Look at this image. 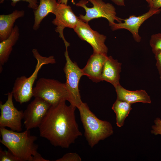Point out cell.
<instances>
[{
    "instance_id": "obj_18",
    "label": "cell",
    "mask_w": 161,
    "mask_h": 161,
    "mask_svg": "<svg viewBox=\"0 0 161 161\" xmlns=\"http://www.w3.org/2000/svg\"><path fill=\"white\" fill-rule=\"evenodd\" d=\"M19 36V29L16 25L10 36L0 42V71H2V66L8 61L13 50V47L18 40Z\"/></svg>"
},
{
    "instance_id": "obj_30",
    "label": "cell",
    "mask_w": 161,
    "mask_h": 161,
    "mask_svg": "<svg viewBox=\"0 0 161 161\" xmlns=\"http://www.w3.org/2000/svg\"><path fill=\"white\" fill-rule=\"evenodd\" d=\"M146 1L149 4V7H151L152 4V0H146Z\"/></svg>"
},
{
    "instance_id": "obj_12",
    "label": "cell",
    "mask_w": 161,
    "mask_h": 161,
    "mask_svg": "<svg viewBox=\"0 0 161 161\" xmlns=\"http://www.w3.org/2000/svg\"><path fill=\"white\" fill-rule=\"evenodd\" d=\"M161 11L160 9H154L150 8L146 13L139 16L131 15L127 18L123 19L120 23H114L111 26L112 30L115 31L124 29L129 31L137 42H140L141 38L139 33V30L141 25L147 19L153 15L158 14Z\"/></svg>"
},
{
    "instance_id": "obj_25",
    "label": "cell",
    "mask_w": 161,
    "mask_h": 161,
    "mask_svg": "<svg viewBox=\"0 0 161 161\" xmlns=\"http://www.w3.org/2000/svg\"><path fill=\"white\" fill-rule=\"evenodd\" d=\"M156 62V65L158 70L159 78L161 80V52H158L154 54Z\"/></svg>"
},
{
    "instance_id": "obj_28",
    "label": "cell",
    "mask_w": 161,
    "mask_h": 161,
    "mask_svg": "<svg viewBox=\"0 0 161 161\" xmlns=\"http://www.w3.org/2000/svg\"><path fill=\"white\" fill-rule=\"evenodd\" d=\"M115 4L118 6H125L124 0H111Z\"/></svg>"
},
{
    "instance_id": "obj_14",
    "label": "cell",
    "mask_w": 161,
    "mask_h": 161,
    "mask_svg": "<svg viewBox=\"0 0 161 161\" xmlns=\"http://www.w3.org/2000/svg\"><path fill=\"white\" fill-rule=\"evenodd\" d=\"M122 64L112 56L108 57L105 61L101 75V81H105L111 83L114 88L120 84V73Z\"/></svg>"
},
{
    "instance_id": "obj_4",
    "label": "cell",
    "mask_w": 161,
    "mask_h": 161,
    "mask_svg": "<svg viewBox=\"0 0 161 161\" xmlns=\"http://www.w3.org/2000/svg\"><path fill=\"white\" fill-rule=\"evenodd\" d=\"M32 52L33 56L37 61L34 72L29 77L22 76L17 78L11 92L15 100L21 105L30 101L33 96V85L42 66L45 64L56 63L53 56H43L36 49H33Z\"/></svg>"
},
{
    "instance_id": "obj_8",
    "label": "cell",
    "mask_w": 161,
    "mask_h": 161,
    "mask_svg": "<svg viewBox=\"0 0 161 161\" xmlns=\"http://www.w3.org/2000/svg\"><path fill=\"white\" fill-rule=\"evenodd\" d=\"M6 95L7 99L5 102L3 104L2 102L0 103V127H7L13 131L20 132L22 130L21 121L24 119V112L18 110L15 107L12 92Z\"/></svg>"
},
{
    "instance_id": "obj_3",
    "label": "cell",
    "mask_w": 161,
    "mask_h": 161,
    "mask_svg": "<svg viewBox=\"0 0 161 161\" xmlns=\"http://www.w3.org/2000/svg\"><path fill=\"white\" fill-rule=\"evenodd\" d=\"M77 108L84 130L85 137L91 148L113 134V130L111 123L98 119L86 103L83 102Z\"/></svg>"
},
{
    "instance_id": "obj_26",
    "label": "cell",
    "mask_w": 161,
    "mask_h": 161,
    "mask_svg": "<svg viewBox=\"0 0 161 161\" xmlns=\"http://www.w3.org/2000/svg\"><path fill=\"white\" fill-rule=\"evenodd\" d=\"M161 7V0H152V4L150 8L159 9Z\"/></svg>"
},
{
    "instance_id": "obj_2",
    "label": "cell",
    "mask_w": 161,
    "mask_h": 161,
    "mask_svg": "<svg viewBox=\"0 0 161 161\" xmlns=\"http://www.w3.org/2000/svg\"><path fill=\"white\" fill-rule=\"evenodd\" d=\"M0 142L20 161H32L33 156L38 152L35 142L38 137L31 135L30 130L20 132L0 127Z\"/></svg>"
},
{
    "instance_id": "obj_21",
    "label": "cell",
    "mask_w": 161,
    "mask_h": 161,
    "mask_svg": "<svg viewBox=\"0 0 161 161\" xmlns=\"http://www.w3.org/2000/svg\"><path fill=\"white\" fill-rule=\"evenodd\" d=\"M0 161H20L19 160L12 152L3 150L1 148L0 150Z\"/></svg>"
},
{
    "instance_id": "obj_13",
    "label": "cell",
    "mask_w": 161,
    "mask_h": 161,
    "mask_svg": "<svg viewBox=\"0 0 161 161\" xmlns=\"http://www.w3.org/2000/svg\"><path fill=\"white\" fill-rule=\"evenodd\" d=\"M108 57L107 54L93 52L86 66L82 69L84 75L87 76L93 82L101 81L103 66Z\"/></svg>"
},
{
    "instance_id": "obj_19",
    "label": "cell",
    "mask_w": 161,
    "mask_h": 161,
    "mask_svg": "<svg viewBox=\"0 0 161 161\" xmlns=\"http://www.w3.org/2000/svg\"><path fill=\"white\" fill-rule=\"evenodd\" d=\"M131 104L126 102L117 99L113 104L112 109L116 115V123L120 127L124 123L125 120L131 110Z\"/></svg>"
},
{
    "instance_id": "obj_5",
    "label": "cell",
    "mask_w": 161,
    "mask_h": 161,
    "mask_svg": "<svg viewBox=\"0 0 161 161\" xmlns=\"http://www.w3.org/2000/svg\"><path fill=\"white\" fill-rule=\"evenodd\" d=\"M33 96L45 100L51 106L70 98L65 83L53 79L41 78L33 89Z\"/></svg>"
},
{
    "instance_id": "obj_17",
    "label": "cell",
    "mask_w": 161,
    "mask_h": 161,
    "mask_svg": "<svg viewBox=\"0 0 161 161\" xmlns=\"http://www.w3.org/2000/svg\"><path fill=\"white\" fill-rule=\"evenodd\" d=\"M24 15V10H16L10 14L0 15V42L10 36L14 28V24L16 20L23 17Z\"/></svg>"
},
{
    "instance_id": "obj_15",
    "label": "cell",
    "mask_w": 161,
    "mask_h": 161,
    "mask_svg": "<svg viewBox=\"0 0 161 161\" xmlns=\"http://www.w3.org/2000/svg\"><path fill=\"white\" fill-rule=\"evenodd\" d=\"M117 99L132 104L137 102L151 103L150 96L144 90L140 89L135 91L127 90L120 84L115 88Z\"/></svg>"
},
{
    "instance_id": "obj_1",
    "label": "cell",
    "mask_w": 161,
    "mask_h": 161,
    "mask_svg": "<svg viewBox=\"0 0 161 161\" xmlns=\"http://www.w3.org/2000/svg\"><path fill=\"white\" fill-rule=\"evenodd\" d=\"M66 101L51 106L38 128L40 136L53 146L68 148L82 134L76 120L77 107Z\"/></svg>"
},
{
    "instance_id": "obj_27",
    "label": "cell",
    "mask_w": 161,
    "mask_h": 161,
    "mask_svg": "<svg viewBox=\"0 0 161 161\" xmlns=\"http://www.w3.org/2000/svg\"><path fill=\"white\" fill-rule=\"evenodd\" d=\"M42 157L41 155L38 152L33 156L32 161H49Z\"/></svg>"
},
{
    "instance_id": "obj_20",
    "label": "cell",
    "mask_w": 161,
    "mask_h": 161,
    "mask_svg": "<svg viewBox=\"0 0 161 161\" xmlns=\"http://www.w3.org/2000/svg\"><path fill=\"white\" fill-rule=\"evenodd\" d=\"M149 44L154 54L161 52V33L152 35L150 39Z\"/></svg>"
},
{
    "instance_id": "obj_29",
    "label": "cell",
    "mask_w": 161,
    "mask_h": 161,
    "mask_svg": "<svg viewBox=\"0 0 161 161\" xmlns=\"http://www.w3.org/2000/svg\"><path fill=\"white\" fill-rule=\"evenodd\" d=\"M68 0H58V2L59 4H67Z\"/></svg>"
},
{
    "instance_id": "obj_24",
    "label": "cell",
    "mask_w": 161,
    "mask_h": 161,
    "mask_svg": "<svg viewBox=\"0 0 161 161\" xmlns=\"http://www.w3.org/2000/svg\"><path fill=\"white\" fill-rule=\"evenodd\" d=\"M154 124L152 127L151 133L155 135H161V119L157 117L154 120Z\"/></svg>"
},
{
    "instance_id": "obj_23",
    "label": "cell",
    "mask_w": 161,
    "mask_h": 161,
    "mask_svg": "<svg viewBox=\"0 0 161 161\" xmlns=\"http://www.w3.org/2000/svg\"><path fill=\"white\" fill-rule=\"evenodd\" d=\"M7 0H0V3H3L4 1ZM12 1L11 5L12 6L14 7L16 3L20 1H26L28 3V7L31 8L33 10H36L38 6L37 0H11Z\"/></svg>"
},
{
    "instance_id": "obj_22",
    "label": "cell",
    "mask_w": 161,
    "mask_h": 161,
    "mask_svg": "<svg viewBox=\"0 0 161 161\" xmlns=\"http://www.w3.org/2000/svg\"><path fill=\"white\" fill-rule=\"evenodd\" d=\"M80 156L75 153H67L61 157L55 160L56 161H81Z\"/></svg>"
},
{
    "instance_id": "obj_7",
    "label": "cell",
    "mask_w": 161,
    "mask_h": 161,
    "mask_svg": "<svg viewBox=\"0 0 161 161\" xmlns=\"http://www.w3.org/2000/svg\"><path fill=\"white\" fill-rule=\"evenodd\" d=\"M64 56L66 61L64 68L66 78L65 84L70 96V104L75 106L77 108L83 102L78 86L81 78L84 75L82 69L70 58L67 48H66Z\"/></svg>"
},
{
    "instance_id": "obj_6",
    "label": "cell",
    "mask_w": 161,
    "mask_h": 161,
    "mask_svg": "<svg viewBox=\"0 0 161 161\" xmlns=\"http://www.w3.org/2000/svg\"><path fill=\"white\" fill-rule=\"evenodd\" d=\"M75 5L85 10V14H80L78 16L84 22L88 23L93 19L103 18L107 20L110 26L115 21L118 23L123 21V19L117 16L116 9L113 4L103 0H81Z\"/></svg>"
},
{
    "instance_id": "obj_16",
    "label": "cell",
    "mask_w": 161,
    "mask_h": 161,
    "mask_svg": "<svg viewBox=\"0 0 161 161\" xmlns=\"http://www.w3.org/2000/svg\"><path fill=\"white\" fill-rule=\"evenodd\" d=\"M58 3L56 0H39L37 8L34 10V23L32 29L38 30L43 20L49 13L55 14Z\"/></svg>"
},
{
    "instance_id": "obj_10",
    "label": "cell",
    "mask_w": 161,
    "mask_h": 161,
    "mask_svg": "<svg viewBox=\"0 0 161 161\" xmlns=\"http://www.w3.org/2000/svg\"><path fill=\"white\" fill-rule=\"evenodd\" d=\"M51 106L43 99L35 97L24 112V125L26 129L30 130L38 127Z\"/></svg>"
},
{
    "instance_id": "obj_11",
    "label": "cell",
    "mask_w": 161,
    "mask_h": 161,
    "mask_svg": "<svg viewBox=\"0 0 161 161\" xmlns=\"http://www.w3.org/2000/svg\"><path fill=\"white\" fill-rule=\"evenodd\" d=\"M74 30L81 40L91 46L93 52L107 54L108 48L105 44L106 36L93 30L88 23L80 19Z\"/></svg>"
},
{
    "instance_id": "obj_9",
    "label": "cell",
    "mask_w": 161,
    "mask_h": 161,
    "mask_svg": "<svg viewBox=\"0 0 161 161\" xmlns=\"http://www.w3.org/2000/svg\"><path fill=\"white\" fill-rule=\"evenodd\" d=\"M55 15V18L52 22L56 26L55 31L59 34V36L64 41L65 47L68 48L70 44L64 38V30L67 27L74 30L80 19L75 14L71 7L64 4L58 3Z\"/></svg>"
}]
</instances>
